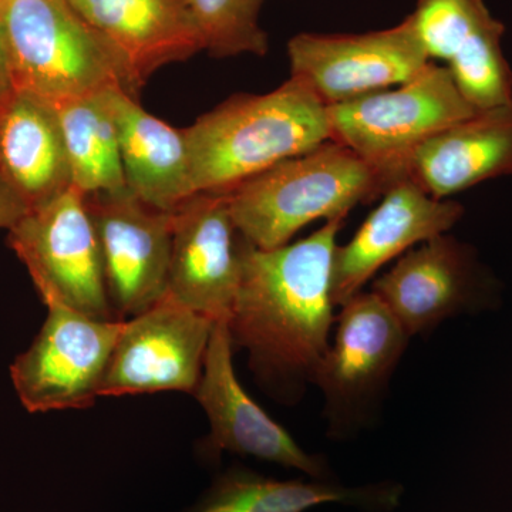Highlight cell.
<instances>
[{
  "instance_id": "cell-3",
  "label": "cell",
  "mask_w": 512,
  "mask_h": 512,
  "mask_svg": "<svg viewBox=\"0 0 512 512\" xmlns=\"http://www.w3.org/2000/svg\"><path fill=\"white\" fill-rule=\"evenodd\" d=\"M393 184L352 150L329 140L227 192L239 234L252 247L289 244L306 225L348 217Z\"/></svg>"
},
{
  "instance_id": "cell-18",
  "label": "cell",
  "mask_w": 512,
  "mask_h": 512,
  "mask_svg": "<svg viewBox=\"0 0 512 512\" xmlns=\"http://www.w3.org/2000/svg\"><path fill=\"white\" fill-rule=\"evenodd\" d=\"M127 60L140 90L167 64L204 50L185 0H67Z\"/></svg>"
},
{
  "instance_id": "cell-21",
  "label": "cell",
  "mask_w": 512,
  "mask_h": 512,
  "mask_svg": "<svg viewBox=\"0 0 512 512\" xmlns=\"http://www.w3.org/2000/svg\"><path fill=\"white\" fill-rule=\"evenodd\" d=\"M0 173L29 208L72 187L62 128L53 104L13 90L0 103Z\"/></svg>"
},
{
  "instance_id": "cell-22",
  "label": "cell",
  "mask_w": 512,
  "mask_h": 512,
  "mask_svg": "<svg viewBox=\"0 0 512 512\" xmlns=\"http://www.w3.org/2000/svg\"><path fill=\"white\" fill-rule=\"evenodd\" d=\"M110 90L55 104L72 187L84 195L127 191Z\"/></svg>"
},
{
  "instance_id": "cell-2",
  "label": "cell",
  "mask_w": 512,
  "mask_h": 512,
  "mask_svg": "<svg viewBox=\"0 0 512 512\" xmlns=\"http://www.w3.org/2000/svg\"><path fill=\"white\" fill-rule=\"evenodd\" d=\"M194 194H227L330 140L328 107L298 79L235 94L184 128Z\"/></svg>"
},
{
  "instance_id": "cell-11",
  "label": "cell",
  "mask_w": 512,
  "mask_h": 512,
  "mask_svg": "<svg viewBox=\"0 0 512 512\" xmlns=\"http://www.w3.org/2000/svg\"><path fill=\"white\" fill-rule=\"evenodd\" d=\"M215 320L165 295L124 320L100 397L157 392L194 394Z\"/></svg>"
},
{
  "instance_id": "cell-23",
  "label": "cell",
  "mask_w": 512,
  "mask_h": 512,
  "mask_svg": "<svg viewBox=\"0 0 512 512\" xmlns=\"http://www.w3.org/2000/svg\"><path fill=\"white\" fill-rule=\"evenodd\" d=\"M190 9L202 47L214 57L268 53V35L262 29L265 0H185Z\"/></svg>"
},
{
  "instance_id": "cell-13",
  "label": "cell",
  "mask_w": 512,
  "mask_h": 512,
  "mask_svg": "<svg viewBox=\"0 0 512 512\" xmlns=\"http://www.w3.org/2000/svg\"><path fill=\"white\" fill-rule=\"evenodd\" d=\"M234 346L227 320H217L195 399L210 419L204 454L220 460L224 451L301 471L309 478L335 480L328 460L299 446L289 431L252 400L234 370Z\"/></svg>"
},
{
  "instance_id": "cell-16",
  "label": "cell",
  "mask_w": 512,
  "mask_h": 512,
  "mask_svg": "<svg viewBox=\"0 0 512 512\" xmlns=\"http://www.w3.org/2000/svg\"><path fill=\"white\" fill-rule=\"evenodd\" d=\"M464 207L437 200L409 178L389 185L382 201L333 259V302L336 306L362 292L394 259L410 249L447 234L463 218Z\"/></svg>"
},
{
  "instance_id": "cell-20",
  "label": "cell",
  "mask_w": 512,
  "mask_h": 512,
  "mask_svg": "<svg viewBox=\"0 0 512 512\" xmlns=\"http://www.w3.org/2000/svg\"><path fill=\"white\" fill-rule=\"evenodd\" d=\"M403 487L382 481L348 487L338 480H276L241 466L215 478L200 500L184 512H306L326 504L349 505L366 512L396 510Z\"/></svg>"
},
{
  "instance_id": "cell-4",
  "label": "cell",
  "mask_w": 512,
  "mask_h": 512,
  "mask_svg": "<svg viewBox=\"0 0 512 512\" xmlns=\"http://www.w3.org/2000/svg\"><path fill=\"white\" fill-rule=\"evenodd\" d=\"M3 19L13 90L53 106L109 89L137 99L120 50L67 0H3Z\"/></svg>"
},
{
  "instance_id": "cell-15",
  "label": "cell",
  "mask_w": 512,
  "mask_h": 512,
  "mask_svg": "<svg viewBox=\"0 0 512 512\" xmlns=\"http://www.w3.org/2000/svg\"><path fill=\"white\" fill-rule=\"evenodd\" d=\"M410 16L429 59L446 63L474 109L512 100V70L503 50L505 26L484 0H417Z\"/></svg>"
},
{
  "instance_id": "cell-10",
  "label": "cell",
  "mask_w": 512,
  "mask_h": 512,
  "mask_svg": "<svg viewBox=\"0 0 512 512\" xmlns=\"http://www.w3.org/2000/svg\"><path fill=\"white\" fill-rule=\"evenodd\" d=\"M497 286L476 249L447 234L423 242L372 281L376 293L410 338L441 323L494 306Z\"/></svg>"
},
{
  "instance_id": "cell-25",
  "label": "cell",
  "mask_w": 512,
  "mask_h": 512,
  "mask_svg": "<svg viewBox=\"0 0 512 512\" xmlns=\"http://www.w3.org/2000/svg\"><path fill=\"white\" fill-rule=\"evenodd\" d=\"M13 92L10 79L8 43H6L5 19H3V0H0V103L8 99Z\"/></svg>"
},
{
  "instance_id": "cell-9",
  "label": "cell",
  "mask_w": 512,
  "mask_h": 512,
  "mask_svg": "<svg viewBox=\"0 0 512 512\" xmlns=\"http://www.w3.org/2000/svg\"><path fill=\"white\" fill-rule=\"evenodd\" d=\"M291 77L308 86L326 107L399 86L431 60L412 16L366 33H299L288 42Z\"/></svg>"
},
{
  "instance_id": "cell-17",
  "label": "cell",
  "mask_w": 512,
  "mask_h": 512,
  "mask_svg": "<svg viewBox=\"0 0 512 512\" xmlns=\"http://www.w3.org/2000/svg\"><path fill=\"white\" fill-rule=\"evenodd\" d=\"M403 177L437 200L512 177V100L477 110L413 151Z\"/></svg>"
},
{
  "instance_id": "cell-19",
  "label": "cell",
  "mask_w": 512,
  "mask_h": 512,
  "mask_svg": "<svg viewBox=\"0 0 512 512\" xmlns=\"http://www.w3.org/2000/svg\"><path fill=\"white\" fill-rule=\"evenodd\" d=\"M110 101L127 190L156 210L174 212L195 195L184 130L148 113L123 89H111Z\"/></svg>"
},
{
  "instance_id": "cell-14",
  "label": "cell",
  "mask_w": 512,
  "mask_h": 512,
  "mask_svg": "<svg viewBox=\"0 0 512 512\" xmlns=\"http://www.w3.org/2000/svg\"><path fill=\"white\" fill-rule=\"evenodd\" d=\"M245 239L227 194H195L173 212L167 295L212 320H229L242 272Z\"/></svg>"
},
{
  "instance_id": "cell-24",
  "label": "cell",
  "mask_w": 512,
  "mask_h": 512,
  "mask_svg": "<svg viewBox=\"0 0 512 512\" xmlns=\"http://www.w3.org/2000/svg\"><path fill=\"white\" fill-rule=\"evenodd\" d=\"M29 211L28 202L15 190L12 184L0 173V229H9Z\"/></svg>"
},
{
  "instance_id": "cell-7",
  "label": "cell",
  "mask_w": 512,
  "mask_h": 512,
  "mask_svg": "<svg viewBox=\"0 0 512 512\" xmlns=\"http://www.w3.org/2000/svg\"><path fill=\"white\" fill-rule=\"evenodd\" d=\"M8 242L45 305L57 303L90 318L119 320L111 309L99 238L82 192L70 187L29 208L9 229Z\"/></svg>"
},
{
  "instance_id": "cell-8",
  "label": "cell",
  "mask_w": 512,
  "mask_h": 512,
  "mask_svg": "<svg viewBox=\"0 0 512 512\" xmlns=\"http://www.w3.org/2000/svg\"><path fill=\"white\" fill-rule=\"evenodd\" d=\"M30 348L16 357L10 377L29 413L87 409L100 397L124 320H101L50 303Z\"/></svg>"
},
{
  "instance_id": "cell-1",
  "label": "cell",
  "mask_w": 512,
  "mask_h": 512,
  "mask_svg": "<svg viewBox=\"0 0 512 512\" xmlns=\"http://www.w3.org/2000/svg\"><path fill=\"white\" fill-rule=\"evenodd\" d=\"M343 218L308 238L261 249L245 241L241 282L228 320L234 349L266 392L284 403L302 399L332 342L336 315L333 259Z\"/></svg>"
},
{
  "instance_id": "cell-5",
  "label": "cell",
  "mask_w": 512,
  "mask_h": 512,
  "mask_svg": "<svg viewBox=\"0 0 512 512\" xmlns=\"http://www.w3.org/2000/svg\"><path fill=\"white\" fill-rule=\"evenodd\" d=\"M476 111L450 70L430 62L409 82L329 106L330 140L394 183L417 147Z\"/></svg>"
},
{
  "instance_id": "cell-6",
  "label": "cell",
  "mask_w": 512,
  "mask_h": 512,
  "mask_svg": "<svg viewBox=\"0 0 512 512\" xmlns=\"http://www.w3.org/2000/svg\"><path fill=\"white\" fill-rule=\"evenodd\" d=\"M336 315L332 342L316 375L332 439H350L376 420L410 336L373 293L359 292Z\"/></svg>"
},
{
  "instance_id": "cell-12",
  "label": "cell",
  "mask_w": 512,
  "mask_h": 512,
  "mask_svg": "<svg viewBox=\"0 0 512 512\" xmlns=\"http://www.w3.org/2000/svg\"><path fill=\"white\" fill-rule=\"evenodd\" d=\"M114 315L127 320L167 295L173 212L144 204L130 191L86 195Z\"/></svg>"
}]
</instances>
